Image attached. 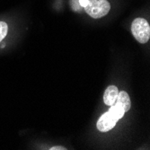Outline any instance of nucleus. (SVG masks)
<instances>
[{
	"mask_svg": "<svg viewBox=\"0 0 150 150\" xmlns=\"http://www.w3.org/2000/svg\"><path fill=\"white\" fill-rule=\"evenodd\" d=\"M87 15L94 19L105 16L111 10V5L107 0H88L87 5L84 7Z\"/></svg>",
	"mask_w": 150,
	"mask_h": 150,
	"instance_id": "obj_1",
	"label": "nucleus"
},
{
	"mask_svg": "<svg viewBox=\"0 0 150 150\" xmlns=\"http://www.w3.org/2000/svg\"><path fill=\"white\" fill-rule=\"evenodd\" d=\"M131 33L140 43H146L150 38V26L144 18H137L132 22Z\"/></svg>",
	"mask_w": 150,
	"mask_h": 150,
	"instance_id": "obj_2",
	"label": "nucleus"
},
{
	"mask_svg": "<svg viewBox=\"0 0 150 150\" xmlns=\"http://www.w3.org/2000/svg\"><path fill=\"white\" fill-rule=\"evenodd\" d=\"M118 120L110 112H107L103 114L97 121V129L102 132H107L114 128Z\"/></svg>",
	"mask_w": 150,
	"mask_h": 150,
	"instance_id": "obj_3",
	"label": "nucleus"
},
{
	"mask_svg": "<svg viewBox=\"0 0 150 150\" xmlns=\"http://www.w3.org/2000/svg\"><path fill=\"white\" fill-rule=\"evenodd\" d=\"M119 94V90L115 86H108L103 94V102L106 105L112 106L116 103L117 97Z\"/></svg>",
	"mask_w": 150,
	"mask_h": 150,
	"instance_id": "obj_4",
	"label": "nucleus"
},
{
	"mask_svg": "<svg viewBox=\"0 0 150 150\" xmlns=\"http://www.w3.org/2000/svg\"><path fill=\"white\" fill-rule=\"evenodd\" d=\"M116 103L120 105L122 107V109L125 111V112H128L131 106V102H130V98L129 96V94L125 91L119 92L118 97L116 100Z\"/></svg>",
	"mask_w": 150,
	"mask_h": 150,
	"instance_id": "obj_5",
	"label": "nucleus"
},
{
	"mask_svg": "<svg viewBox=\"0 0 150 150\" xmlns=\"http://www.w3.org/2000/svg\"><path fill=\"white\" fill-rule=\"evenodd\" d=\"M110 110H109V112H110L118 120L120 119H121L122 117L124 116V113H125V111L122 109V107L120 105H119L118 103H114L113 105L110 106Z\"/></svg>",
	"mask_w": 150,
	"mask_h": 150,
	"instance_id": "obj_6",
	"label": "nucleus"
},
{
	"mask_svg": "<svg viewBox=\"0 0 150 150\" xmlns=\"http://www.w3.org/2000/svg\"><path fill=\"white\" fill-rule=\"evenodd\" d=\"M7 33H8V24L4 21H0V42L6 38Z\"/></svg>",
	"mask_w": 150,
	"mask_h": 150,
	"instance_id": "obj_7",
	"label": "nucleus"
},
{
	"mask_svg": "<svg viewBox=\"0 0 150 150\" xmlns=\"http://www.w3.org/2000/svg\"><path fill=\"white\" fill-rule=\"evenodd\" d=\"M87 3H88V0H79V4H80V6H83V7H85V6L87 5Z\"/></svg>",
	"mask_w": 150,
	"mask_h": 150,
	"instance_id": "obj_8",
	"label": "nucleus"
},
{
	"mask_svg": "<svg viewBox=\"0 0 150 150\" xmlns=\"http://www.w3.org/2000/svg\"><path fill=\"white\" fill-rule=\"evenodd\" d=\"M50 150H55V149H61V150H64V149H66L65 147H63V146H53V147H51V148H50Z\"/></svg>",
	"mask_w": 150,
	"mask_h": 150,
	"instance_id": "obj_9",
	"label": "nucleus"
}]
</instances>
